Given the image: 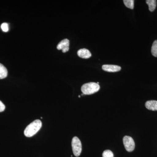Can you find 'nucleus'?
<instances>
[{
  "mask_svg": "<svg viewBox=\"0 0 157 157\" xmlns=\"http://www.w3.org/2000/svg\"><path fill=\"white\" fill-rule=\"evenodd\" d=\"M70 41L68 39H64L62 40L57 46V48L58 50H62L63 53L67 52L69 50Z\"/></svg>",
  "mask_w": 157,
  "mask_h": 157,
  "instance_id": "nucleus-5",
  "label": "nucleus"
},
{
  "mask_svg": "<svg viewBox=\"0 0 157 157\" xmlns=\"http://www.w3.org/2000/svg\"><path fill=\"white\" fill-rule=\"evenodd\" d=\"M146 2L148 5L149 11L151 12L154 11L156 7L157 1L156 0H147Z\"/></svg>",
  "mask_w": 157,
  "mask_h": 157,
  "instance_id": "nucleus-10",
  "label": "nucleus"
},
{
  "mask_svg": "<svg viewBox=\"0 0 157 157\" xmlns=\"http://www.w3.org/2000/svg\"><path fill=\"white\" fill-rule=\"evenodd\" d=\"M120 66L114 65H104L102 66V69L105 71L108 72H117L120 71Z\"/></svg>",
  "mask_w": 157,
  "mask_h": 157,
  "instance_id": "nucleus-6",
  "label": "nucleus"
},
{
  "mask_svg": "<svg viewBox=\"0 0 157 157\" xmlns=\"http://www.w3.org/2000/svg\"><path fill=\"white\" fill-rule=\"evenodd\" d=\"M124 4L127 8L131 9H134V0H124Z\"/></svg>",
  "mask_w": 157,
  "mask_h": 157,
  "instance_id": "nucleus-11",
  "label": "nucleus"
},
{
  "mask_svg": "<svg viewBox=\"0 0 157 157\" xmlns=\"http://www.w3.org/2000/svg\"><path fill=\"white\" fill-rule=\"evenodd\" d=\"M6 109V106L2 102L0 101V112H3Z\"/></svg>",
  "mask_w": 157,
  "mask_h": 157,
  "instance_id": "nucleus-15",
  "label": "nucleus"
},
{
  "mask_svg": "<svg viewBox=\"0 0 157 157\" xmlns=\"http://www.w3.org/2000/svg\"><path fill=\"white\" fill-rule=\"evenodd\" d=\"M77 55L79 57L83 59H89L92 55L89 50L86 48H82L77 52Z\"/></svg>",
  "mask_w": 157,
  "mask_h": 157,
  "instance_id": "nucleus-7",
  "label": "nucleus"
},
{
  "mask_svg": "<svg viewBox=\"0 0 157 157\" xmlns=\"http://www.w3.org/2000/svg\"><path fill=\"white\" fill-rule=\"evenodd\" d=\"M100 86L96 82H90L83 84L81 87V91L83 94L91 95L99 90Z\"/></svg>",
  "mask_w": 157,
  "mask_h": 157,
  "instance_id": "nucleus-2",
  "label": "nucleus"
},
{
  "mask_svg": "<svg viewBox=\"0 0 157 157\" xmlns=\"http://www.w3.org/2000/svg\"><path fill=\"white\" fill-rule=\"evenodd\" d=\"M8 76L7 68L2 64L0 63V79L6 78Z\"/></svg>",
  "mask_w": 157,
  "mask_h": 157,
  "instance_id": "nucleus-9",
  "label": "nucleus"
},
{
  "mask_svg": "<svg viewBox=\"0 0 157 157\" xmlns=\"http://www.w3.org/2000/svg\"><path fill=\"white\" fill-rule=\"evenodd\" d=\"M145 107L149 110L152 111L157 110V101H147L145 103Z\"/></svg>",
  "mask_w": 157,
  "mask_h": 157,
  "instance_id": "nucleus-8",
  "label": "nucleus"
},
{
  "mask_svg": "<svg viewBox=\"0 0 157 157\" xmlns=\"http://www.w3.org/2000/svg\"><path fill=\"white\" fill-rule=\"evenodd\" d=\"M72 147L74 155L76 157L79 156L82 151V144L78 137H73L72 140Z\"/></svg>",
  "mask_w": 157,
  "mask_h": 157,
  "instance_id": "nucleus-3",
  "label": "nucleus"
},
{
  "mask_svg": "<svg viewBox=\"0 0 157 157\" xmlns=\"http://www.w3.org/2000/svg\"><path fill=\"white\" fill-rule=\"evenodd\" d=\"M103 157H113V154L109 150L104 151L102 155Z\"/></svg>",
  "mask_w": 157,
  "mask_h": 157,
  "instance_id": "nucleus-13",
  "label": "nucleus"
},
{
  "mask_svg": "<svg viewBox=\"0 0 157 157\" xmlns=\"http://www.w3.org/2000/svg\"><path fill=\"white\" fill-rule=\"evenodd\" d=\"M78 98H80V96H78Z\"/></svg>",
  "mask_w": 157,
  "mask_h": 157,
  "instance_id": "nucleus-16",
  "label": "nucleus"
},
{
  "mask_svg": "<svg viewBox=\"0 0 157 157\" xmlns=\"http://www.w3.org/2000/svg\"><path fill=\"white\" fill-rule=\"evenodd\" d=\"M2 30L5 33H7L9 31V24L7 23H3L1 25Z\"/></svg>",
  "mask_w": 157,
  "mask_h": 157,
  "instance_id": "nucleus-14",
  "label": "nucleus"
},
{
  "mask_svg": "<svg viewBox=\"0 0 157 157\" xmlns=\"http://www.w3.org/2000/svg\"><path fill=\"white\" fill-rule=\"evenodd\" d=\"M151 52L152 55L157 57V40L155 41L153 43Z\"/></svg>",
  "mask_w": 157,
  "mask_h": 157,
  "instance_id": "nucleus-12",
  "label": "nucleus"
},
{
  "mask_svg": "<svg viewBox=\"0 0 157 157\" xmlns=\"http://www.w3.org/2000/svg\"><path fill=\"white\" fill-rule=\"evenodd\" d=\"M123 140L125 148L127 151L132 152L134 150L135 148V143L132 137L128 136H124Z\"/></svg>",
  "mask_w": 157,
  "mask_h": 157,
  "instance_id": "nucleus-4",
  "label": "nucleus"
},
{
  "mask_svg": "<svg viewBox=\"0 0 157 157\" xmlns=\"http://www.w3.org/2000/svg\"><path fill=\"white\" fill-rule=\"evenodd\" d=\"M42 126V123L39 120H36L31 123L26 128L24 135L26 137H33L39 132Z\"/></svg>",
  "mask_w": 157,
  "mask_h": 157,
  "instance_id": "nucleus-1",
  "label": "nucleus"
}]
</instances>
